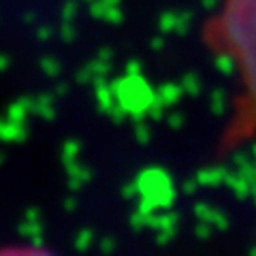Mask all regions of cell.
Instances as JSON below:
<instances>
[{
  "instance_id": "cell-1",
  "label": "cell",
  "mask_w": 256,
  "mask_h": 256,
  "mask_svg": "<svg viewBox=\"0 0 256 256\" xmlns=\"http://www.w3.org/2000/svg\"><path fill=\"white\" fill-rule=\"evenodd\" d=\"M205 34L237 75L239 94L222 134V148L228 152L256 137V0H224Z\"/></svg>"
},
{
  "instance_id": "cell-2",
  "label": "cell",
  "mask_w": 256,
  "mask_h": 256,
  "mask_svg": "<svg viewBox=\"0 0 256 256\" xmlns=\"http://www.w3.org/2000/svg\"><path fill=\"white\" fill-rule=\"evenodd\" d=\"M0 256H58L52 250L41 246H28V244H20V246H2L0 248Z\"/></svg>"
}]
</instances>
